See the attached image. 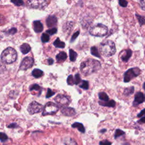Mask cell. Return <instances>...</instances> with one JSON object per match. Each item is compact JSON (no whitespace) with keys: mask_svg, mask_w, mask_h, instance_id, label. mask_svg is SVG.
I'll use <instances>...</instances> for the list:
<instances>
[{"mask_svg":"<svg viewBox=\"0 0 145 145\" xmlns=\"http://www.w3.org/2000/svg\"><path fill=\"white\" fill-rule=\"evenodd\" d=\"M54 101L60 105H67L70 103V99L65 95L59 94L54 98Z\"/></svg>","mask_w":145,"mask_h":145,"instance_id":"obj_10","label":"cell"},{"mask_svg":"<svg viewBox=\"0 0 145 145\" xmlns=\"http://www.w3.org/2000/svg\"><path fill=\"white\" fill-rule=\"evenodd\" d=\"M140 74V70L138 67H133L129 69L124 74L123 81L125 83H127L133 78L139 75Z\"/></svg>","mask_w":145,"mask_h":145,"instance_id":"obj_5","label":"cell"},{"mask_svg":"<svg viewBox=\"0 0 145 145\" xmlns=\"http://www.w3.org/2000/svg\"><path fill=\"white\" fill-rule=\"evenodd\" d=\"M112 143L110 142L108 140H103L100 142V145H111Z\"/></svg>","mask_w":145,"mask_h":145,"instance_id":"obj_41","label":"cell"},{"mask_svg":"<svg viewBox=\"0 0 145 145\" xmlns=\"http://www.w3.org/2000/svg\"><path fill=\"white\" fill-rule=\"evenodd\" d=\"M17 56L16 51L11 47H8L2 52L1 59L2 62L11 64L16 60Z\"/></svg>","mask_w":145,"mask_h":145,"instance_id":"obj_3","label":"cell"},{"mask_svg":"<svg viewBox=\"0 0 145 145\" xmlns=\"http://www.w3.org/2000/svg\"><path fill=\"white\" fill-rule=\"evenodd\" d=\"M31 48L28 44L23 43L20 46V50L23 54H25L30 52Z\"/></svg>","mask_w":145,"mask_h":145,"instance_id":"obj_16","label":"cell"},{"mask_svg":"<svg viewBox=\"0 0 145 145\" xmlns=\"http://www.w3.org/2000/svg\"><path fill=\"white\" fill-rule=\"evenodd\" d=\"M99 104L100 105L105 106H108V107H114L116 105V102L113 100H110L106 102H102L99 101Z\"/></svg>","mask_w":145,"mask_h":145,"instance_id":"obj_18","label":"cell"},{"mask_svg":"<svg viewBox=\"0 0 145 145\" xmlns=\"http://www.w3.org/2000/svg\"><path fill=\"white\" fill-rule=\"evenodd\" d=\"M74 79H75V84H78L80 82H82V80L81 78L80 77V75L79 74H76L75 76H74Z\"/></svg>","mask_w":145,"mask_h":145,"instance_id":"obj_34","label":"cell"},{"mask_svg":"<svg viewBox=\"0 0 145 145\" xmlns=\"http://www.w3.org/2000/svg\"><path fill=\"white\" fill-rule=\"evenodd\" d=\"M53 45L55 47L58 48H63L65 46V43L60 40L59 38H57L53 42Z\"/></svg>","mask_w":145,"mask_h":145,"instance_id":"obj_20","label":"cell"},{"mask_svg":"<svg viewBox=\"0 0 145 145\" xmlns=\"http://www.w3.org/2000/svg\"><path fill=\"white\" fill-rule=\"evenodd\" d=\"M91 53L93 56H95V57H98V58H100V53L99 52V50H98L96 46H92L91 48Z\"/></svg>","mask_w":145,"mask_h":145,"instance_id":"obj_26","label":"cell"},{"mask_svg":"<svg viewBox=\"0 0 145 145\" xmlns=\"http://www.w3.org/2000/svg\"><path fill=\"white\" fill-rule=\"evenodd\" d=\"M118 3H119V5L121 6V7H125L127 6V1H125V0H120L118 1Z\"/></svg>","mask_w":145,"mask_h":145,"instance_id":"obj_38","label":"cell"},{"mask_svg":"<svg viewBox=\"0 0 145 145\" xmlns=\"http://www.w3.org/2000/svg\"><path fill=\"white\" fill-rule=\"evenodd\" d=\"M46 23L48 27H54L57 23V18L54 15H49L46 19Z\"/></svg>","mask_w":145,"mask_h":145,"instance_id":"obj_12","label":"cell"},{"mask_svg":"<svg viewBox=\"0 0 145 145\" xmlns=\"http://www.w3.org/2000/svg\"><path fill=\"white\" fill-rule=\"evenodd\" d=\"M125 134V132L120 129H117L115 131V135H114V137L115 138H117V137L121 136L122 135H123Z\"/></svg>","mask_w":145,"mask_h":145,"instance_id":"obj_33","label":"cell"},{"mask_svg":"<svg viewBox=\"0 0 145 145\" xmlns=\"http://www.w3.org/2000/svg\"><path fill=\"white\" fill-rule=\"evenodd\" d=\"M144 97H145V96H144Z\"/></svg>","mask_w":145,"mask_h":145,"instance_id":"obj_47","label":"cell"},{"mask_svg":"<svg viewBox=\"0 0 145 145\" xmlns=\"http://www.w3.org/2000/svg\"><path fill=\"white\" fill-rule=\"evenodd\" d=\"M57 32V29L55 27L50 28L46 31V33L50 35H53L56 33Z\"/></svg>","mask_w":145,"mask_h":145,"instance_id":"obj_32","label":"cell"},{"mask_svg":"<svg viewBox=\"0 0 145 145\" xmlns=\"http://www.w3.org/2000/svg\"><path fill=\"white\" fill-rule=\"evenodd\" d=\"M67 54L64 52H59L57 56H56V59L57 62H62L66 60L67 58Z\"/></svg>","mask_w":145,"mask_h":145,"instance_id":"obj_17","label":"cell"},{"mask_svg":"<svg viewBox=\"0 0 145 145\" xmlns=\"http://www.w3.org/2000/svg\"><path fill=\"white\" fill-rule=\"evenodd\" d=\"M72 127L74 128H77L79 131L84 133L85 132V129L82 123L79 122H75L72 125Z\"/></svg>","mask_w":145,"mask_h":145,"instance_id":"obj_21","label":"cell"},{"mask_svg":"<svg viewBox=\"0 0 145 145\" xmlns=\"http://www.w3.org/2000/svg\"><path fill=\"white\" fill-rule=\"evenodd\" d=\"M61 112L66 116H72L75 114V110L70 107H63L61 109Z\"/></svg>","mask_w":145,"mask_h":145,"instance_id":"obj_13","label":"cell"},{"mask_svg":"<svg viewBox=\"0 0 145 145\" xmlns=\"http://www.w3.org/2000/svg\"><path fill=\"white\" fill-rule=\"evenodd\" d=\"M64 143L65 145H78L76 142L71 138H66L64 139Z\"/></svg>","mask_w":145,"mask_h":145,"instance_id":"obj_24","label":"cell"},{"mask_svg":"<svg viewBox=\"0 0 145 145\" xmlns=\"http://www.w3.org/2000/svg\"><path fill=\"white\" fill-rule=\"evenodd\" d=\"M34 63L33 59L31 57H26L22 61L20 65V69L21 70H26L32 67Z\"/></svg>","mask_w":145,"mask_h":145,"instance_id":"obj_8","label":"cell"},{"mask_svg":"<svg viewBox=\"0 0 145 145\" xmlns=\"http://www.w3.org/2000/svg\"><path fill=\"white\" fill-rule=\"evenodd\" d=\"M58 110V106L53 102H48L43 109L42 115L46 116L49 114H53L56 113Z\"/></svg>","mask_w":145,"mask_h":145,"instance_id":"obj_6","label":"cell"},{"mask_svg":"<svg viewBox=\"0 0 145 145\" xmlns=\"http://www.w3.org/2000/svg\"><path fill=\"white\" fill-rule=\"evenodd\" d=\"M105 131H106V130H105V129H103V130H101V131H100V132H101V133H103V132H105Z\"/></svg>","mask_w":145,"mask_h":145,"instance_id":"obj_46","label":"cell"},{"mask_svg":"<svg viewBox=\"0 0 145 145\" xmlns=\"http://www.w3.org/2000/svg\"><path fill=\"white\" fill-rule=\"evenodd\" d=\"M27 3L29 6L35 8H43L48 5V2L46 1H28Z\"/></svg>","mask_w":145,"mask_h":145,"instance_id":"obj_9","label":"cell"},{"mask_svg":"<svg viewBox=\"0 0 145 145\" xmlns=\"http://www.w3.org/2000/svg\"><path fill=\"white\" fill-rule=\"evenodd\" d=\"M135 16L139 22L140 25H143L145 24V16L138 15L137 14H135Z\"/></svg>","mask_w":145,"mask_h":145,"instance_id":"obj_27","label":"cell"},{"mask_svg":"<svg viewBox=\"0 0 145 145\" xmlns=\"http://www.w3.org/2000/svg\"><path fill=\"white\" fill-rule=\"evenodd\" d=\"M79 35V31H76V32H75L73 35H72V36L71 37V42H72V41H74L75 39H76V38L78 36V35Z\"/></svg>","mask_w":145,"mask_h":145,"instance_id":"obj_40","label":"cell"},{"mask_svg":"<svg viewBox=\"0 0 145 145\" xmlns=\"http://www.w3.org/2000/svg\"><path fill=\"white\" fill-rule=\"evenodd\" d=\"M144 114H145V108H144L143 110H142L137 115V117H141Z\"/></svg>","mask_w":145,"mask_h":145,"instance_id":"obj_43","label":"cell"},{"mask_svg":"<svg viewBox=\"0 0 145 145\" xmlns=\"http://www.w3.org/2000/svg\"><path fill=\"white\" fill-rule=\"evenodd\" d=\"M55 93L54 92H53L52 91L51 89L50 88H48V91H47V93H46V98H49L52 97L53 95H54Z\"/></svg>","mask_w":145,"mask_h":145,"instance_id":"obj_37","label":"cell"},{"mask_svg":"<svg viewBox=\"0 0 145 145\" xmlns=\"http://www.w3.org/2000/svg\"><path fill=\"white\" fill-rule=\"evenodd\" d=\"M134 87L133 86H131L130 87L126 88L124 89L123 94L125 96H129V95L133 94L134 93Z\"/></svg>","mask_w":145,"mask_h":145,"instance_id":"obj_25","label":"cell"},{"mask_svg":"<svg viewBox=\"0 0 145 145\" xmlns=\"http://www.w3.org/2000/svg\"><path fill=\"white\" fill-rule=\"evenodd\" d=\"M101 68V64L99 61L93 59H87L82 62L80 69L84 75H89L97 71Z\"/></svg>","mask_w":145,"mask_h":145,"instance_id":"obj_1","label":"cell"},{"mask_svg":"<svg viewBox=\"0 0 145 145\" xmlns=\"http://www.w3.org/2000/svg\"><path fill=\"white\" fill-rule=\"evenodd\" d=\"M132 55V51L130 49H126L123 52V54L121 55V59L123 62H127Z\"/></svg>","mask_w":145,"mask_h":145,"instance_id":"obj_15","label":"cell"},{"mask_svg":"<svg viewBox=\"0 0 145 145\" xmlns=\"http://www.w3.org/2000/svg\"><path fill=\"white\" fill-rule=\"evenodd\" d=\"M79 87L84 89H88L89 88V83L87 80H82Z\"/></svg>","mask_w":145,"mask_h":145,"instance_id":"obj_29","label":"cell"},{"mask_svg":"<svg viewBox=\"0 0 145 145\" xmlns=\"http://www.w3.org/2000/svg\"><path fill=\"white\" fill-rule=\"evenodd\" d=\"M44 108L42 105L35 101L31 102L27 108V110L31 114L40 112Z\"/></svg>","mask_w":145,"mask_h":145,"instance_id":"obj_7","label":"cell"},{"mask_svg":"<svg viewBox=\"0 0 145 145\" xmlns=\"http://www.w3.org/2000/svg\"><path fill=\"white\" fill-rule=\"evenodd\" d=\"M0 138H1V142H3V141L7 140V138H8V137H7V136L6 135V134H5V133H0Z\"/></svg>","mask_w":145,"mask_h":145,"instance_id":"obj_39","label":"cell"},{"mask_svg":"<svg viewBox=\"0 0 145 145\" xmlns=\"http://www.w3.org/2000/svg\"><path fill=\"white\" fill-rule=\"evenodd\" d=\"M11 2L13 3L15 5L18 6H22L24 4L23 1H21V0H18V1H11Z\"/></svg>","mask_w":145,"mask_h":145,"instance_id":"obj_36","label":"cell"},{"mask_svg":"<svg viewBox=\"0 0 145 145\" xmlns=\"http://www.w3.org/2000/svg\"><path fill=\"white\" fill-rule=\"evenodd\" d=\"M32 75L36 78H39L43 75V71L39 69H35L32 71Z\"/></svg>","mask_w":145,"mask_h":145,"instance_id":"obj_19","label":"cell"},{"mask_svg":"<svg viewBox=\"0 0 145 145\" xmlns=\"http://www.w3.org/2000/svg\"><path fill=\"white\" fill-rule=\"evenodd\" d=\"M139 123H145V117H143L142 118H141L139 121H138Z\"/></svg>","mask_w":145,"mask_h":145,"instance_id":"obj_45","label":"cell"},{"mask_svg":"<svg viewBox=\"0 0 145 145\" xmlns=\"http://www.w3.org/2000/svg\"><path fill=\"white\" fill-rule=\"evenodd\" d=\"M108 31V29L106 25L99 23L91 27L89 33L94 36L103 37L107 34Z\"/></svg>","mask_w":145,"mask_h":145,"instance_id":"obj_4","label":"cell"},{"mask_svg":"<svg viewBox=\"0 0 145 145\" xmlns=\"http://www.w3.org/2000/svg\"><path fill=\"white\" fill-rule=\"evenodd\" d=\"M47 61H48V63L49 65H52V64L53 63V62H54L53 59L52 58H48V60H47Z\"/></svg>","mask_w":145,"mask_h":145,"instance_id":"obj_44","label":"cell"},{"mask_svg":"<svg viewBox=\"0 0 145 145\" xmlns=\"http://www.w3.org/2000/svg\"><path fill=\"white\" fill-rule=\"evenodd\" d=\"M99 98L100 100L103 101L104 102L109 101V97L107 94L104 92H101L99 93Z\"/></svg>","mask_w":145,"mask_h":145,"instance_id":"obj_22","label":"cell"},{"mask_svg":"<svg viewBox=\"0 0 145 145\" xmlns=\"http://www.w3.org/2000/svg\"><path fill=\"white\" fill-rule=\"evenodd\" d=\"M144 101H145V97L144 96V95L142 92H138L134 96V100L133 103V105L134 106H137Z\"/></svg>","mask_w":145,"mask_h":145,"instance_id":"obj_11","label":"cell"},{"mask_svg":"<svg viewBox=\"0 0 145 145\" xmlns=\"http://www.w3.org/2000/svg\"><path fill=\"white\" fill-rule=\"evenodd\" d=\"M16 32H17L16 28H14V27H12V28H11V29H10L9 30H8V31L6 32V33H7V35H14Z\"/></svg>","mask_w":145,"mask_h":145,"instance_id":"obj_35","label":"cell"},{"mask_svg":"<svg viewBox=\"0 0 145 145\" xmlns=\"http://www.w3.org/2000/svg\"><path fill=\"white\" fill-rule=\"evenodd\" d=\"M69 57L71 61H75L77 57V53L72 49H69Z\"/></svg>","mask_w":145,"mask_h":145,"instance_id":"obj_23","label":"cell"},{"mask_svg":"<svg viewBox=\"0 0 145 145\" xmlns=\"http://www.w3.org/2000/svg\"><path fill=\"white\" fill-rule=\"evenodd\" d=\"M33 29L35 32L39 33L43 30V25L40 20H35L33 23Z\"/></svg>","mask_w":145,"mask_h":145,"instance_id":"obj_14","label":"cell"},{"mask_svg":"<svg viewBox=\"0 0 145 145\" xmlns=\"http://www.w3.org/2000/svg\"><path fill=\"white\" fill-rule=\"evenodd\" d=\"M41 40L42 42H48L50 40V37H49V35H48L47 33H44L41 35Z\"/></svg>","mask_w":145,"mask_h":145,"instance_id":"obj_28","label":"cell"},{"mask_svg":"<svg viewBox=\"0 0 145 145\" xmlns=\"http://www.w3.org/2000/svg\"><path fill=\"white\" fill-rule=\"evenodd\" d=\"M100 52L105 57H110L114 55L116 52L115 44L112 40H104L99 46Z\"/></svg>","mask_w":145,"mask_h":145,"instance_id":"obj_2","label":"cell"},{"mask_svg":"<svg viewBox=\"0 0 145 145\" xmlns=\"http://www.w3.org/2000/svg\"><path fill=\"white\" fill-rule=\"evenodd\" d=\"M40 89H41V87L40 86L37 84H33L32 85H31L30 87H29V90L31 91H33V90H36V91H40Z\"/></svg>","mask_w":145,"mask_h":145,"instance_id":"obj_31","label":"cell"},{"mask_svg":"<svg viewBox=\"0 0 145 145\" xmlns=\"http://www.w3.org/2000/svg\"><path fill=\"white\" fill-rule=\"evenodd\" d=\"M67 83L69 85H73L75 84V79L74 77L72 75H70L67 79Z\"/></svg>","mask_w":145,"mask_h":145,"instance_id":"obj_30","label":"cell"},{"mask_svg":"<svg viewBox=\"0 0 145 145\" xmlns=\"http://www.w3.org/2000/svg\"><path fill=\"white\" fill-rule=\"evenodd\" d=\"M17 126H18V125L16 123H12L10 125H9L8 126H7V127L9 128H15Z\"/></svg>","mask_w":145,"mask_h":145,"instance_id":"obj_42","label":"cell"}]
</instances>
